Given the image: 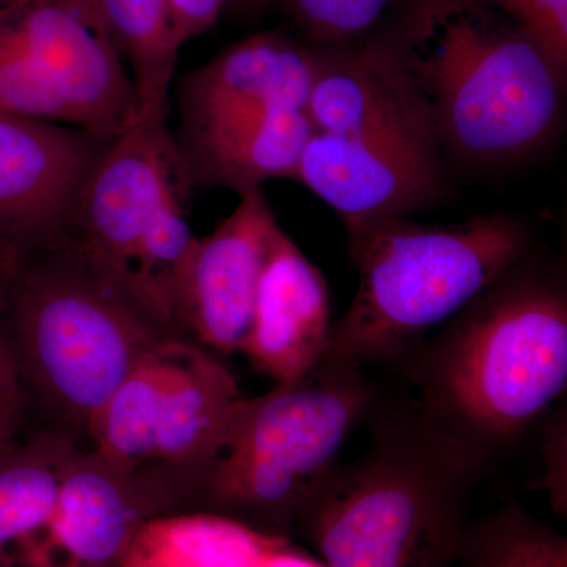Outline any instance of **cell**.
<instances>
[{"mask_svg":"<svg viewBox=\"0 0 567 567\" xmlns=\"http://www.w3.org/2000/svg\"><path fill=\"white\" fill-rule=\"evenodd\" d=\"M386 41L454 155L520 158L557 132L566 78L483 0H416Z\"/></svg>","mask_w":567,"mask_h":567,"instance_id":"cell-1","label":"cell"},{"mask_svg":"<svg viewBox=\"0 0 567 567\" xmlns=\"http://www.w3.org/2000/svg\"><path fill=\"white\" fill-rule=\"evenodd\" d=\"M374 445L336 465L297 524L327 567H453L483 456L423 410L379 417Z\"/></svg>","mask_w":567,"mask_h":567,"instance_id":"cell-2","label":"cell"},{"mask_svg":"<svg viewBox=\"0 0 567 567\" xmlns=\"http://www.w3.org/2000/svg\"><path fill=\"white\" fill-rule=\"evenodd\" d=\"M421 409L481 456L516 442L567 386V297L525 270L503 276L429 346Z\"/></svg>","mask_w":567,"mask_h":567,"instance_id":"cell-3","label":"cell"},{"mask_svg":"<svg viewBox=\"0 0 567 567\" xmlns=\"http://www.w3.org/2000/svg\"><path fill=\"white\" fill-rule=\"evenodd\" d=\"M358 287L322 360L363 368L409 353L524 262L528 234L509 215L454 226L406 216L346 227Z\"/></svg>","mask_w":567,"mask_h":567,"instance_id":"cell-4","label":"cell"},{"mask_svg":"<svg viewBox=\"0 0 567 567\" xmlns=\"http://www.w3.org/2000/svg\"><path fill=\"white\" fill-rule=\"evenodd\" d=\"M2 328L29 402L54 431L87 439L93 421L153 347L174 338L69 249L22 265L7 282Z\"/></svg>","mask_w":567,"mask_h":567,"instance_id":"cell-5","label":"cell"},{"mask_svg":"<svg viewBox=\"0 0 567 567\" xmlns=\"http://www.w3.org/2000/svg\"><path fill=\"white\" fill-rule=\"evenodd\" d=\"M375 394L361 368L322 360L298 382L245 398L189 505L287 537Z\"/></svg>","mask_w":567,"mask_h":567,"instance_id":"cell-6","label":"cell"},{"mask_svg":"<svg viewBox=\"0 0 567 567\" xmlns=\"http://www.w3.org/2000/svg\"><path fill=\"white\" fill-rule=\"evenodd\" d=\"M210 350L183 338L153 347L93 421V453L126 475L189 505L194 486L244 401Z\"/></svg>","mask_w":567,"mask_h":567,"instance_id":"cell-7","label":"cell"},{"mask_svg":"<svg viewBox=\"0 0 567 567\" xmlns=\"http://www.w3.org/2000/svg\"><path fill=\"white\" fill-rule=\"evenodd\" d=\"M0 112L117 140L142 118L99 0L0 3Z\"/></svg>","mask_w":567,"mask_h":567,"instance_id":"cell-8","label":"cell"},{"mask_svg":"<svg viewBox=\"0 0 567 567\" xmlns=\"http://www.w3.org/2000/svg\"><path fill=\"white\" fill-rule=\"evenodd\" d=\"M115 140L0 112V278L69 244L93 167Z\"/></svg>","mask_w":567,"mask_h":567,"instance_id":"cell-9","label":"cell"},{"mask_svg":"<svg viewBox=\"0 0 567 567\" xmlns=\"http://www.w3.org/2000/svg\"><path fill=\"white\" fill-rule=\"evenodd\" d=\"M167 112L142 115L93 167L65 248L126 292L145 229L173 194H192ZM130 297V295H128Z\"/></svg>","mask_w":567,"mask_h":567,"instance_id":"cell-10","label":"cell"},{"mask_svg":"<svg viewBox=\"0 0 567 567\" xmlns=\"http://www.w3.org/2000/svg\"><path fill=\"white\" fill-rule=\"evenodd\" d=\"M240 199L212 234L194 238L174 293L175 334L221 354L244 349L260 276L281 229L262 193Z\"/></svg>","mask_w":567,"mask_h":567,"instance_id":"cell-11","label":"cell"},{"mask_svg":"<svg viewBox=\"0 0 567 567\" xmlns=\"http://www.w3.org/2000/svg\"><path fill=\"white\" fill-rule=\"evenodd\" d=\"M293 181L338 212L346 227L406 216L435 200L442 189L434 148L317 132Z\"/></svg>","mask_w":567,"mask_h":567,"instance_id":"cell-12","label":"cell"},{"mask_svg":"<svg viewBox=\"0 0 567 567\" xmlns=\"http://www.w3.org/2000/svg\"><path fill=\"white\" fill-rule=\"evenodd\" d=\"M177 513L162 492L78 450L29 567H118L142 522Z\"/></svg>","mask_w":567,"mask_h":567,"instance_id":"cell-13","label":"cell"},{"mask_svg":"<svg viewBox=\"0 0 567 567\" xmlns=\"http://www.w3.org/2000/svg\"><path fill=\"white\" fill-rule=\"evenodd\" d=\"M315 48L308 117L317 133L440 151L427 111L385 39Z\"/></svg>","mask_w":567,"mask_h":567,"instance_id":"cell-14","label":"cell"},{"mask_svg":"<svg viewBox=\"0 0 567 567\" xmlns=\"http://www.w3.org/2000/svg\"><path fill=\"white\" fill-rule=\"evenodd\" d=\"M316 48L282 29L233 44L177 85L178 128L249 114L292 110L308 114Z\"/></svg>","mask_w":567,"mask_h":567,"instance_id":"cell-15","label":"cell"},{"mask_svg":"<svg viewBox=\"0 0 567 567\" xmlns=\"http://www.w3.org/2000/svg\"><path fill=\"white\" fill-rule=\"evenodd\" d=\"M331 327L327 279L279 229L260 276L251 328L240 353L260 374L289 385L322 361Z\"/></svg>","mask_w":567,"mask_h":567,"instance_id":"cell-16","label":"cell"},{"mask_svg":"<svg viewBox=\"0 0 567 567\" xmlns=\"http://www.w3.org/2000/svg\"><path fill=\"white\" fill-rule=\"evenodd\" d=\"M315 133L306 112L275 110L178 128L174 141L194 188L233 189L244 197L265 182L293 181Z\"/></svg>","mask_w":567,"mask_h":567,"instance_id":"cell-17","label":"cell"},{"mask_svg":"<svg viewBox=\"0 0 567 567\" xmlns=\"http://www.w3.org/2000/svg\"><path fill=\"white\" fill-rule=\"evenodd\" d=\"M76 440L41 429L0 451V567H29Z\"/></svg>","mask_w":567,"mask_h":567,"instance_id":"cell-18","label":"cell"},{"mask_svg":"<svg viewBox=\"0 0 567 567\" xmlns=\"http://www.w3.org/2000/svg\"><path fill=\"white\" fill-rule=\"evenodd\" d=\"M284 540L219 514L167 513L142 522L118 567H251Z\"/></svg>","mask_w":567,"mask_h":567,"instance_id":"cell-19","label":"cell"},{"mask_svg":"<svg viewBox=\"0 0 567 567\" xmlns=\"http://www.w3.org/2000/svg\"><path fill=\"white\" fill-rule=\"evenodd\" d=\"M115 47L132 73L142 115L169 111L178 51L171 33L167 0H99Z\"/></svg>","mask_w":567,"mask_h":567,"instance_id":"cell-20","label":"cell"},{"mask_svg":"<svg viewBox=\"0 0 567 567\" xmlns=\"http://www.w3.org/2000/svg\"><path fill=\"white\" fill-rule=\"evenodd\" d=\"M457 563L462 567H567V539L509 503L466 525Z\"/></svg>","mask_w":567,"mask_h":567,"instance_id":"cell-21","label":"cell"},{"mask_svg":"<svg viewBox=\"0 0 567 567\" xmlns=\"http://www.w3.org/2000/svg\"><path fill=\"white\" fill-rule=\"evenodd\" d=\"M312 47L334 48L380 40L394 14L404 18L416 0H276Z\"/></svg>","mask_w":567,"mask_h":567,"instance_id":"cell-22","label":"cell"},{"mask_svg":"<svg viewBox=\"0 0 567 567\" xmlns=\"http://www.w3.org/2000/svg\"><path fill=\"white\" fill-rule=\"evenodd\" d=\"M517 24L567 78V0H483Z\"/></svg>","mask_w":567,"mask_h":567,"instance_id":"cell-23","label":"cell"},{"mask_svg":"<svg viewBox=\"0 0 567 567\" xmlns=\"http://www.w3.org/2000/svg\"><path fill=\"white\" fill-rule=\"evenodd\" d=\"M29 398L17 357L0 324V451L24 436Z\"/></svg>","mask_w":567,"mask_h":567,"instance_id":"cell-24","label":"cell"},{"mask_svg":"<svg viewBox=\"0 0 567 567\" xmlns=\"http://www.w3.org/2000/svg\"><path fill=\"white\" fill-rule=\"evenodd\" d=\"M230 0H167L171 33L177 50L215 24Z\"/></svg>","mask_w":567,"mask_h":567,"instance_id":"cell-25","label":"cell"},{"mask_svg":"<svg viewBox=\"0 0 567 567\" xmlns=\"http://www.w3.org/2000/svg\"><path fill=\"white\" fill-rule=\"evenodd\" d=\"M251 567H327L320 559L301 554L290 546V540H284L270 550L265 551L254 561Z\"/></svg>","mask_w":567,"mask_h":567,"instance_id":"cell-26","label":"cell"},{"mask_svg":"<svg viewBox=\"0 0 567 567\" xmlns=\"http://www.w3.org/2000/svg\"><path fill=\"white\" fill-rule=\"evenodd\" d=\"M235 3L237 9L241 11H248V13H257V11H262L268 9L271 3H275L276 0H230L229 3Z\"/></svg>","mask_w":567,"mask_h":567,"instance_id":"cell-27","label":"cell"},{"mask_svg":"<svg viewBox=\"0 0 567 567\" xmlns=\"http://www.w3.org/2000/svg\"><path fill=\"white\" fill-rule=\"evenodd\" d=\"M7 309V282L0 278V323H2L3 315Z\"/></svg>","mask_w":567,"mask_h":567,"instance_id":"cell-28","label":"cell"},{"mask_svg":"<svg viewBox=\"0 0 567 567\" xmlns=\"http://www.w3.org/2000/svg\"><path fill=\"white\" fill-rule=\"evenodd\" d=\"M2 2H3V0H0V3H2Z\"/></svg>","mask_w":567,"mask_h":567,"instance_id":"cell-29","label":"cell"}]
</instances>
